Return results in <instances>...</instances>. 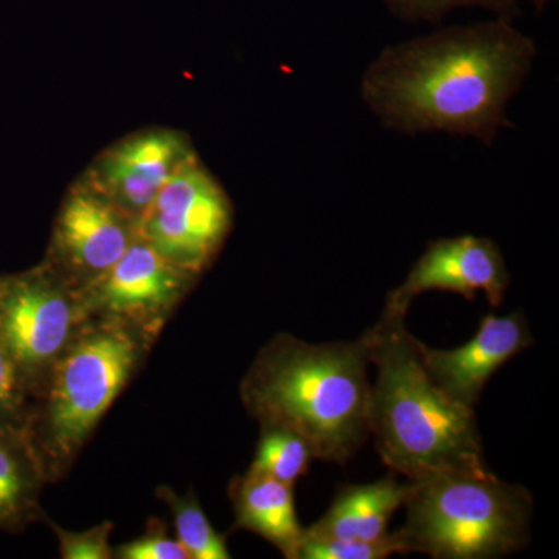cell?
Segmentation results:
<instances>
[{
    "instance_id": "obj_14",
    "label": "cell",
    "mask_w": 559,
    "mask_h": 559,
    "mask_svg": "<svg viewBox=\"0 0 559 559\" xmlns=\"http://www.w3.org/2000/svg\"><path fill=\"white\" fill-rule=\"evenodd\" d=\"M409 488L411 481L401 484L392 476L366 485H344L330 510L305 533L314 538L367 543L389 538V521L406 502Z\"/></svg>"
},
{
    "instance_id": "obj_19",
    "label": "cell",
    "mask_w": 559,
    "mask_h": 559,
    "mask_svg": "<svg viewBox=\"0 0 559 559\" xmlns=\"http://www.w3.org/2000/svg\"><path fill=\"white\" fill-rule=\"evenodd\" d=\"M389 9L406 21L439 22L460 7H480L492 11L496 17L513 21L520 13L518 0H384Z\"/></svg>"
},
{
    "instance_id": "obj_21",
    "label": "cell",
    "mask_w": 559,
    "mask_h": 559,
    "mask_svg": "<svg viewBox=\"0 0 559 559\" xmlns=\"http://www.w3.org/2000/svg\"><path fill=\"white\" fill-rule=\"evenodd\" d=\"M47 525L51 532L57 535L58 546H60L61 558L64 559H110L114 558V549L110 547V533H112V522H102L95 527L84 530V532H68L60 525L46 518Z\"/></svg>"
},
{
    "instance_id": "obj_1",
    "label": "cell",
    "mask_w": 559,
    "mask_h": 559,
    "mask_svg": "<svg viewBox=\"0 0 559 559\" xmlns=\"http://www.w3.org/2000/svg\"><path fill=\"white\" fill-rule=\"evenodd\" d=\"M535 43L511 21L444 28L381 51L362 76L371 112L404 134L448 132L491 145L527 79Z\"/></svg>"
},
{
    "instance_id": "obj_13",
    "label": "cell",
    "mask_w": 559,
    "mask_h": 559,
    "mask_svg": "<svg viewBox=\"0 0 559 559\" xmlns=\"http://www.w3.org/2000/svg\"><path fill=\"white\" fill-rule=\"evenodd\" d=\"M229 496L235 528L255 533L285 558L299 557L305 528L297 520L293 485L249 468L230 481Z\"/></svg>"
},
{
    "instance_id": "obj_10",
    "label": "cell",
    "mask_w": 559,
    "mask_h": 559,
    "mask_svg": "<svg viewBox=\"0 0 559 559\" xmlns=\"http://www.w3.org/2000/svg\"><path fill=\"white\" fill-rule=\"evenodd\" d=\"M194 156L189 135L148 128L102 151L81 178L138 223L162 187Z\"/></svg>"
},
{
    "instance_id": "obj_5",
    "label": "cell",
    "mask_w": 559,
    "mask_h": 559,
    "mask_svg": "<svg viewBox=\"0 0 559 559\" xmlns=\"http://www.w3.org/2000/svg\"><path fill=\"white\" fill-rule=\"evenodd\" d=\"M406 522L396 530L406 554L436 559H495L530 539L532 492L491 469L441 473L411 481Z\"/></svg>"
},
{
    "instance_id": "obj_20",
    "label": "cell",
    "mask_w": 559,
    "mask_h": 559,
    "mask_svg": "<svg viewBox=\"0 0 559 559\" xmlns=\"http://www.w3.org/2000/svg\"><path fill=\"white\" fill-rule=\"evenodd\" d=\"M28 403L31 396L27 389L9 348L0 337V426L25 428Z\"/></svg>"
},
{
    "instance_id": "obj_22",
    "label": "cell",
    "mask_w": 559,
    "mask_h": 559,
    "mask_svg": "<svg viewBox=\"0 0 559 559\" xmlns=\"http://www.w3.org/2000/svg\"><path fill=\"white\" fill-rule=\"evenodd\" d=\"M114 558L120 559H190L178 539L168 536L159 520H150L145 533L139 538L114 549Z\"/></svg>"
},
{
    "instance_id": "obj_7",
    "label": "cell",
    "mask_w": 559,
    "mask_h": 559,
    "mask_svg": "<svg viewBox=\"0 0 559 559\" xmlns=\"http://www.w3.org/2000/svg\"><path fill=\"white\" fill-rule=\"evenodd\" d=\"M231 226L229 194L198 156L171 176L138 221L139 235L151 248L200 275L218 255Z\"/></svg>"
},
{
    "instance_id": "obj_9",
    "label": "cell",
    "mask_w": 559,
    "mask_h": 559,
    "mask_svg": "<svg viewBox=\"0 0 559 559\" xmlns=\"http://www.w3.org/2000/svg\"><path fill=\"white\" fill-rule=\"evenodd\" d=\"M138 235V223L80 176L61 202L43 261L80 290L108 272Z\"/></svg>"
},
{
    "instance_id": "obj_2",
    "label": "cell",
    "mask_w": 559,
    "mask_h": 559,
    "mask_svg": "<svg viewBox=\"0 0 559 559\" xmlns=\"http://www.w3.org/2000/svg\"><path fill=\"white\" fill-rule=\"evenodd\" d=\"M369 348L353 342L310 344L277 334L241 381V401L260 426L293 430L314 459L345 465L370 433Z\"/></svg>"
},
{
    "instance_id": "obj_8",
    "label": "cell",
    "mask_w": 559,
    "mask_h": 559,
    "mask_svg": "<svg viewBox=\"0 0 559 559\" xmlns=\"http://www.w3.org/2000/svg\"><path fill=\"white\" fill-rule=\"evenodd\" d=\"M200 277L164 259L138 235L123 257L79 296L86 318L119 320L156 344Z\"/></svg>"
},
{
    "instance_id": "obj_18",
    "label": "cell",
    "mask_w": 559,
    "mask_h": 559,
    "mask_svg": "<svg viewBox=\"0 0 559 559\" xmlns=\"http://www.w3.org/2000/svg\"><path fill=\"white\" fill-rule=\"evenodd\" d=\"M406 555L396 533L389 538L367 543V540L314 538L305 533L297 559H384L392 555Z\"/></svg>"
},
{
    "instance_id": "obj_16",
    "label": "cell",
    "mask_w": 559,
    "mask_h": 559,
    "mask_svg": "<svg viewBox=\"0 0 559 559\" xmlns=\"http://www.w3.org/2000/svg\"><path fill=\"white\" fill-rule=\"evenodd\" d=\"M156 496L170 507L176 535L190 559L230 558L226 536L219 535L210 524L194 492L179 496L175 489L162 485L156 489Z\"/></svg>"
},
{
    "instance_id": "obj_17",
    "label": "cell",
    "mask_w": 559,
    "mask_h": 559,
    "mask_svg": "<svg viewBox=\"0 0 559 559\" xmlns=\"http://www.w3.org/2000/svg\"><path fill=\"white\" fill-rule=\"evenodd\" d=\"M312 459L310 444L293 430L261 426L259 447L250 469L294 487L300 477L307 476Z\"/></svg>"
},
{
    "instance_id": "obj_3",
    "label": "cell",
    "mask_w": 559,
    "mask_h": 559,
    "mask_svg": "<svg viewBox=\"0 0 559 559\" xmlns=\"http://www.w3.org/2000/svg\"><path fill=\"white\" fill-rule=\"evenodd\" d=\"M404 320L384 311L364 333L370 366L377 367L369 428L382 462L409 481L489 469L474 407L433 382Z\"/></svg>"
},
{
    "instance_id": "obj_23",
    "label": "cell",
    "mask_w": 559,
    "mask_h": 559,
    "mask_svg": "<svg viewBox=\"0 0 559 559\" xmlns=\"http://www.w3.org/2000/svg\"><path fill=\"white\" fill-rule=\"evenodd\" d=\"M547 2H549V0H536V5L540 9V7L546 5Z\"/></svg>"
},
{
    "instance_id": "obj_11",
    "label": "cell",
    "mask_w": 559,
    "mask_h": 559,
    "mask_svg": "<svg viewBox=\"0 0 559 559\" xmlns=\"http://www.w3.org/2000/svg\"><path fill=\"white\" fill-rule=\"evenodd\" d=\"M510 272L499 246L489 238L462 235L429 242L406 280L389 293L385 312L406 316L415 297L428 290H450L474 300L479 293L499 307L510 286Z\"/></svg>"
},
{
    "instance_id": "obj_4",
    "label": "cell",
    "mask_w": 559,
    "mask_h": 559,
    "mask_svg": "<svg viewBox=\"0 0 559 559\" xmlns=\"http://www.w3.org/2000/svg\"><path fill=\"white\" fill-rule=\"evenodd\" d=\"M153 345L119 320L87 318L81 323L28 403L25 430L47 484L68 474Z\"/></svg>"
},
{
    "instance_id": "obj_15",
    "label": "cell",
    "mask_w": 559,
    "mask_h": 559,
    "mask_svg": "<svg viewBox=\"0 0 559 559\" xmlns=\"http://www.w3.org/2000/svg\"><path fill=\"white\" fill-rule=\"evenodd\" d=\"M46 474L25 428L0 426V532L46 521L39 499Z\"/></svg>"
},
{
    "instance_id": "obj_12",
    "label": "cell",
    "mask_w": 559,
    "mask_h": 559,
    "mask_svg": "<svg viewBox=\"0 0 559 559\" xmlns=\"http://www.w3.org/2000/svg\"><path fill=\"white\" fill-rule=\"evenodd\" d=\"M533 344L521 312L488 314L473 340L454 349H436L418 341L419 355L433 382L451 399L476 407L492 374Z\"/></svg>"
},
{
    "instance_id": "obj_6",
    "label": "cell",
    "mask_w": 559,
    "mask_h": 559,
    "mask_svg": "<svg viewBox=\"0 0 559 559\" xmlns=\"http://www.w3.org/2000/svg\"><path fill=\"white\" fill-rule=\"evenodd\" d=\"M86 319L79 290L44 261L0 275V337L31 399Z\"/></svg>"
}]
</instances>
